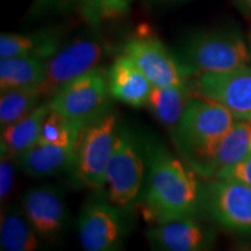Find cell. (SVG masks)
<instances>
[{
	"label": "cell",
	"instance_id": "cell-10",
	"mask_svg": "<svg viewBox=\"0 0 251 251\" xmlns=\"http://www.w3.org/2000/svg\"><path fill=\"white\" fill-rule=\"evenodd\" d=\"M126 211L107 198L90 199L78 218V235L83 249L87 251H117L124 247Z\"/></svg>",
	"mask_w": 251,
	"mask_h": 251
},
{
	"label": "cell",
	"instance_id": "cell-18",
	"mask_svg": "<svg viewBox=\"0 0 251 251\" xmlns=\"http://www.w3.org/2000/svg\"><path fill=\"white\" fill-rule=\"evenodd\" d=\"M42 238L25 215L20 205L2 207L0 220V249L2 251H35Z\"/></svg>",
	"mask_w": 251,
	"mask_h": 251
},
{
	"label": "cell",
	"instance_id": "cell-22",
	"mask_svg": "<svg viewBox=\"0 0 251 251\" xmlns=\"http://www.w3.org/2000/svg\"><path fill=\"white\" fill-rule=\"evenodd\" d=\"M43 99L45 97L40 86L1 91L0 128L2 129L26 117L43 101Z\"/></svg>",
	"mask_w": 251,
	"mask_h": 251
},
{
	"label": "cell",
	"instance_id": "cell-9",
	"mask_svg": "<svg viewBox=\"0 0 251 251\" xmlns=\"http://www.w3.org/2000/svg\"><path fill=\"white\" fill-rule=\"evenodd\" d=\"M107 70L98 67L71 80L48 99L50 108L71 120L89 122L109 106Z\"/></svg>",
	"mask_w": 251,
	"mask_h": 251
},
{
	"label": "cell",
	"instance_id": "cell-3",
	"mask_svg": "<svg viewBox=\"0 0 251 251\" xmlns=\"http://www.w3.org/2000/svg\"><path fill=\"white\" fill-rule=\"evenodd\" d=\"M176 55L190 77L228 71L251 62L248 41L235 27L193 31L183 40Z\"/></svg>",
	"mask_w": 251,
	"mask_h": 251
},
{
	"label": "cell",
	"instance_id": "cell-20",
	"mask_svg": "<svg viewBox=\"0 0 251 251\" xmlns=\"http://www.w3.org/2000/svg\"><path fill=\"white\" fill-rule=\"evenodd\" d=\"M251 155V120H236L219 144L205 179L215 177L220 171Z\"/></svg>",
	"mask_w": 251,
	"mask_h": 251
},
{
	"label": "cell",
	"instance_id": "cell-7",
	"mask_svg": "<svg viewBox=\"0 0 251 251\" xmlns=\"http://www.w3.org/2000/svg\"><path fill=\"white\" fill-rule=\"evenodd\" d=\"M105 52V42L94 34H83L63 42L47 63L46 79L40 86L45 99H50L71 80L98 68Z\"/></svg>",
	"mask_w": 251,
	"mask_h": 251
},
{
	"label": "cell",
	"instance_id": "cell-15",
	"mask_svg": "<svg viewBox=\"0 0 251 251\" xmlns=\"http://www.w3.org/2000/svg\"><path fill=\"white\" fill-rule=\"evenodd\" d=\"M78 141L57 144L35 143L18 157L17 163L31 178H47L69 172L74 164Z\"/></svg>",
	"mask_w": 251,
	"mask_h": 251
},
{
	"label": "cell",
	"instance_id": "cell-6",
	"mask_svg": "<svg viewBox=\"0 0 251 251\" xmlns=\"http://www.w3.org/2000/svg\"><path fill=\"white\" fill-rule=\"evenodd\" d=\"M200 212L230 233L251 236V188L246 185L209 178L201 185Z\"/></svg>",
	"mask_w": 251,
	"mask_h": 251
},
{
	"label": "cell",
	"instance_id": "cell-17",
	"mask_svg": "<svg viewBox=\"0 0 251 251\" xmlns=\"http://www.w3.org/2000/svg\"><path fill=\"white\" fill-rule=\"evenodd\" d=\"M48 99L43 100L29 114L1 129L0 150L18 159L37 142L43 121L50 112Z\"/></svg>",
	"mask_w": 251,
	"mask_h": 251
},
{
	"label": "cell",
	"instance_id": "cell-8",
	"mask_svg": "<svg viewBox=\"0 0 251 251\" xmlns=\"http://www.w3.org/2000/svg\"><path fill=\"white\" fill-rule=\"evenodd\" d=\"M122 52L133 59L152 85H190V76L184 70L177 55L146 27L126 41Z\"/></svg>",
	"mask_w": 251,
	"mask_h": 251
},
{
	"label": "cell",
	"instance_id": "cell-27",
	"mask_svg": "<svg viewBox=\"0 0 251 251\" xmlns=\"http://www.w3.org/2000/svg\"><path fill=\"white\" fill-rule=\"evenodd\" d=\"M238 6L243 9L246 13L251 15V0H236Z\"/></svg>",
	"mask_w": 251,
	"mask_h": 251
},
{
	"label": "cell",
	"instance_id": "cell-1",
	"mask_svg": "<svg viewBox=\"0 0 251 251\" xmlns=\"http://www.w3.org/2000/svg\"><path fill=\"white\" fill-rule=\"evenodd\" d=\"M147 178L141 203L152 224L197 216L200 213L201 185L188 163L174 155L152 137L144 139Z\"/></svg>",
	"mask_w": 251,
	"mask_h": 251
},
{
	"label": "cell",
	"instance_id": "cell-21",
	"mask_svg": "<svg viewBox=\"0 0 251 251\" xmlns=\"http://www.w3.org/2000/svg\"><path fill=\"white\" fill-rule=\"evenodd\" d=\"M47 59L0 58V91L41 86L46 79Z\"/></svg>",
	"mask_w": 251,
	"mask_h": 251
},
{
	"label": "cell",
	"instance_id": "cell-29",
	"mask_svg": "<svg viewBox=\"0 0 251 251\" xmlns=\"http://www.w3.org/2000/svg\"><path fill=\"white\" fill-rule=\"evenodd\" d=\"M155 2H177V1H184V0H152Z\"/></svg>",
	"mask_w": 251,
	"mask_h": 251
},
{
	"label": "cell",
	"instance_id": "cell-16",
	"mask_svg": "<svg viewBox=\"0 0 251 251\" xmlns=\"http://www.w3.org/2000/svg\"><path fill=\"white\" fill-rule=\"evenodd\" d=\"M62 30L49 28L33 33H2L0 58L36 57L48 59L62 46Z\"/></svg>",
	"mask_w": 251,
	"mask_h": 251
},
{
	"label": "cell",
	"instance_id": "cell-5",
	"mask_svg": "<svg viewBox=\"0 0 251 251\" xmlns=\"http://www.w3.org/2000/svg\"><path fill=\"white\" fill-rule=\"evenodd\" d=\"M118 128V114L111 106L86 122L78 141L74 164L69 170L75 186L102 192Z\"/></svg>",
	"mask_w": 251,
	"mask_h": 251
},
{
	"label": "cell",
	"instance_id": "cell-25",
	"mask_svg": "<svg viewBox=\"0 0 251 251\" xmlns=\"http://www.w3.org/2000/svg\"><path fill=\"white\" fill-rule=\"evenodd\" d=\"M213 178L234 180L251 188V155L221 170Z\"/></svg>",
	"mask_w": 251,
	"mask_h": 251
},
{
	"label": "cell",
	"instance_id": "cell-23",
	"mask_svg": "<svg viewBox=\"0 0 251 251\" xmlns=\"http://www.w3.org/2000/svg\"><path fill=\"white\" fill-rule=\"evenodd\" d=\"M131 4L133 0H79L81 15L93 28L126 17Z\"/></svg>",
	"mask_w": 251,
	"mask_h": 251
},
{
	"label": "cell",
	"instance_id": "cell-28",
	"mask_svg": "<svg viewBox=\"0 0 251 251\" xmlns=\"http://www.w3.org/2000/svg\"><path fill=\"white\" fill-rule=\"evenodd\" d=\"M247 41H248V47H249V51H250V57H251V29L249 30L247 36Z\"/></svg>",
	"mask_w": 251,
	"mask_h": 251
},
{
	"label": "cell",
	"instance_id": "cell-4",
	"mask_svg": "<svg viewBox=\"0 0 251 251\" xmlns=\"http://www.w3.org/2000/svg\"><path fill=\"white\" fill-rule=\"evenodd\" d=\"M147 168L144 136L137 135L128 126L119 125L106 169V198L126 212L133 209L142 199Z\"/></svg>",
	"mask_w": 251,
	"mask_h": 251
},
{
	"label": "cell",
	"instance_id": "cell-2",
	"mask_svg": "<svg viewBox=\"0 0 251 251\" xmlns=\"http://www.w3.org/2000/svg\"><path fill=\"white\" fill-rule=\"evenodd\" d=\"M236 120L224 106L193 93L171 139L184 161L205 177L219 144Z\"/></svg>",
	"mask_w": 251,
	"mask_h": 251
},
{
	"label": "cell",
	"instance_id": "cell-24",
	"mask_svg": "<svg viewBox=\"0 0 251 251\" xmlns=\"http://www.w3.org/2000/svg\"><path fill=\"white\" fill-rule=\"evenodd\" d=\"M15 163L17 159L7 152L0 150V200L1 205L7 201L13 191L15 181Z\"/></svg>",
	"mask_w": 251,
	"mask_h": 251
},
{
	"label": "cell",
	"instance_id": "cell-12",
	"mask_svg": "<svg viewBox=\"0 0 251 251\" xmlns=\"http://www.w3.org/2000/svg\"><path fill=\"white\" fill-rule=\"evenodd\" d=\"M25 215L42 241L52 242L64 233L68 226V207L61 191L54 185L28 188L20 199Z\"/></svg>",
	"mask_w": 251,
	"mask_h": 251
},
{
	"label": "cell",
	"instance_id": "cell-13",
	"mask_svg": "<svg viewBox=\"0 0 251 251\" xmlns=\"http://www.w3.org/2000/svg\"><path fill=\"white\" fill-rule=\"evenodd\" d=\"M146 236L152 249L162 251H203L212 249L215 243V231L197 216L155 222Z\"/></svg>",
	"mask_w": 251,
	"mask_h": 251
},
{
	"label": "cell",
	"instance_id": "cell-11",
	"mask_svg": "<svg viewBox=\"0 0 251 251\" xmlns=\"http://www.w3.org/2000/svg\"><path fill=\"white\" fill-rule=\"evenodd\" d=\"M192 91L197 96L218 102L237 120H251V67L193 77Z\"/></svg>",
	"mask_w": 251,
	"mask_h": 251
},
{
	"label": "cell",
	"instance_id": "cell-19",
	"mask_svg": "<svg viewBox=\"0 0 251 251\" xmlns=\"http://www.w3.org/2000/svg\"><path fill=\"white\" fill-rule=\"evenodd\" d=\"M192 96L191 84L187 86L152 85L146 107H148L153 118L172 134L183 118L188 100Z\"/></svg>",
	"mask_w": 251,
	"mask_h": 251
},
{
	"label": "cell",
	"instance_id": "cell-26",
	"mask_svg": "<svg viewBox=\"0 0 251 251\" xmlns=\"http://www.w3.org/2000/svg\"><path fill=\"white\" fill-rule=\"evenodd\" d=\"M76 2H79V0H35L33 8H31V13L41 15L46 13H55V12H63L67 11Z\"/></svg>",
	"mask_w": 251,
	"mask_h": 251
},
{
	"label": "cell",
	"instance_id": "cell-14",
	"mask_svg": "<svg viewBox=\"0 0 251 251\" xmlns=\"http://www.w3.org/2000/svg\"><path fill=\"white\" fill-rule=\"evenodd\" d=\"M107 78L113 99L131 107H146L152 84L133 59L121 52L108 68Z\"/></svg>",
	"mask_w": 251,
	"mask_h": 251
}]
</instances>
